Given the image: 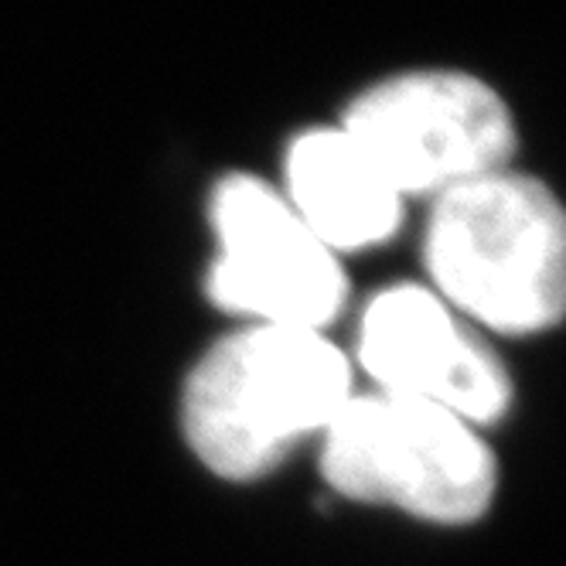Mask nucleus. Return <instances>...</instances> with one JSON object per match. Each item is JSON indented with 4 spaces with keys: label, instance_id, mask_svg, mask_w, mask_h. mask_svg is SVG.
Instances as JSON below:
<instances>
[{
    "label": "nucleus",
    "instance_id": "1",
    "mask_svg": "<svg viewBox=\"0 0 566 566\" xmlns=\"http://www.w3.org/2000/svg\"><path fill=\"white\" fill-rule=\"evenodd\" d=\"M423 283L489 338L566 321V198L522 165L427 201Z\"/></svg>",
    "mask_w": 566,
    "mask_h": 566
},
{
    "label": "nucleus",
    "instance_id": "2",
    "mask_svg": "<svg viewBox=\"0 0 566 566\" xmlns=\"http://www.w3.org/2000/svg\"><path fill=\"white\" fill-rule=\"evenodd\" d=\"M352 396V355L328 332L242 325L191 369L181 427L212 474L250 481L321 440Z\"/></svg>",
    "mask_w": 566,
    "mask_h": 566
},
{
    "label": "nucleus",
    "instance_id": "3",
    "mask_svg": "<svg viewBox=\"0 0 566 566\" xmlns=\"http://www.w3.org/2000/svg\"><path fill=\"white\" fill-rule=\"evenodd\" d=\"M317 443L321 474L338 495L430 525H471L499 495L484 430L420 399L355 389Z\"/></svg>",
    "mask_w": 566,
    "mask_h": 566
},
{
    "label": "nucleus",
    "instance_id": "4",
    "mask_svg": "<svg viewBox=\"0 0 566 566\" xmlns=\"http://www.w3.org/2000/svg\"><path fill=\"white\" fill-rule=\"evenodd\" d=\"M338 124L410 206L518 165L522 154L512 99L461 65L379 75L345 103Z\"/></svg>",
    "mask_w": 566,
    "mask_h": 566
},
{
    "label": "nucleus",
    "instance_id": "5",
    "mask_svg": "<svg viewBox=\"0 0 566 566\" xmlns=\"http://www.w3.org/2000/svg\"><path fill=\"white\" fill-rule=\"evenodd\" d=\"M216 256L206 291L242 325L328 332L348 307V270L283 191L250 171H229L209 195Z\"/></svg>",
    "mask_w": 566,
    "mask_h": 566
},
{
    "label": "nucleus",
    "instance_id": "6",
    "mask_svg": "<svg viewBox=\"0 0 566 566\" xmlns=\"http://www.w3.org/2000/svg\"><path fill=\"white\" fill-rule=\"evenodd\" d=\"M352 366L373 389L420 399L481 430L509 417L515 386L492 338L423 280L376 291L358 314Z\"/></svg>",
    "mask_w": 566,
    "mask_h": 566
},
{
    "label": "nucleus",
    "instance_id": "7",
    "mask_svg": "<svg viewBox=\"0 0 566 566\" xmlns=\"http://www.w3.org/2000/svg\"><path fill=\"white\" fill-rule=\"evenodd\" d=\"M276 188L301 222L342 260L386 247L410 216V201L342 124L294 134L283 150Z\"/></svg>",
    "mask_w": 566,
    "mask_h": 566
}]
</instances>
